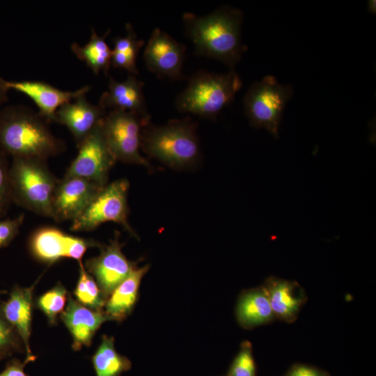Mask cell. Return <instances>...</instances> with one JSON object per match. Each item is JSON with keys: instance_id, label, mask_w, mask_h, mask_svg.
<instances>
[{"instance_id": "obj_27", "label": "cell", "mask_w": 376, "mask_h": 376, "mask_svg": "<svg viewBox=\"0 0 376 376\" xmlns=\"http://www.w3.org/2000/svg\"><path fill=\"white\" fill-rule=\"evenodd\" d=\"M227 376H256L251 345L244 341L235 357Z\"/></svg>"}, {"instance_id": "obj_10", "label": "cell", "mask_w": 376, "mask_h": 376, "mask_svg": "<svg viewBox=\"0 0 376 376\" xmlns=\"http://www.w3.org/2000/svg\"><path fill=\"white\" fill-rule=\"evenodd\" d=\"M122 246L119 233L116 232L109 244L100 247L99 256L86 262L85 269L95 278L106 300L136 267L135 263L127 259L122 252Z\"/></svg>"}, {"instance_id": "obj_16", "label": "cell", "mask_w": 376, "mask_h": 376, "mask_svg": "<svg viewBox=\"0 0 376 376\" xmlns=\"http://www.w3.org/2000/svg\"><path fill=\"white\" fill-rule=\"evenodd\" d=\"M33 288V286L27 288H14L8 300L0 308V314L20 336L26 353V359L29 362L36 359L29 344L31 333Z\"/></svg>"}, {"instance_id": "obj_18", "label": "cell", "mask_w": 376, "mask_h": 376, "mask_svg": "<svg viewBox=\"0 0 376 376\" xmlns=\"http://www.w3.org/2000/svg\"><path fill=\"white\" fill-rule=\"evenodd\" d=\"M263 288L274 317L288 322L294 321L306 300L301 286L295 281L269 277Z\"/></svg>"}, {"instance_id": "obj_30", "label": "cell", "mask_w": 376, "mask_h": 376, "mask_svg": "<svg viewBox=\"0 0 376 376\" xmlns=\"http://www.w3.org/2000/svg\"><path fill=\"white\" fill-rule=\"evenodd\" d=\"M91 246L101 247L102 245L96 241L85 240L67 234L65 239V257L78 261L81 260L88 248Z\"/></svg>"}, {"instance_id": "obj_15", "label": "cell", "mask_w": 376, "mask_h": 376, "mask_svg": "<svg viewBox=\"0 0 376 376\" xmlns=\"http://www.w3.org/2000/svg\"><path fill=\"white\" fill-rule=\"evenodd\" d=\"M61 318L72 336V348L76 351L83 346H89L101 324L112 320L104 312L87 308L70 295L68 296L67 307L61 313Z\"/></svg>"}, {"instance_id": "obj_8", "label": "cell", "mask_w": 376, "mask_h": 376, "mask_svg": "<svg viewBox=\"0 0 376 376\" xmlns=\"http://www.w3.org/2000/svg\"><path fill=\"white\" fill-rule=\"evenodd\" d=\"M130 182L122 178L107 184L95 196L83 212L72 221L71 230L89 231L106 222L121 225L137 237L128 221L127 195Z\"/></svg>"}, {"instance_id": "obj_33", "label": "cell", "mask_w": 376, "mask_h": 376, "mask_svg": "<svg viewBox=\"0 0 376 376\" xmlns=\"http://www.w3.org/2000/svg\"><path fill=\"white\" fill-rule=\"evenodd\" d=\"M29 361L25 359L24 362L13 359L7 363L4 370L0 373V376H27L24 368Z\"/></svg>"}, {"instance_id": "obj_35", "label": "cell", "mask_w": 376, "mask_h": 376, "mask_svg": "<svg viewBox=\"0 0 376 376\" xmlns=\"http://www.w3.org/2000/svg\"><path fill=\"white\" fill-rule=\"evenodd\" d=\"M368 10L371 13L375 14V1L371 0L368 1Z\"/></svg>"}, {"instance_id": "obj_14", "label": "cell", "mask_w": 376, "mask_h": 376, "mask_svg": "<svg viewBox=\"0 0 376 376\" xmlns=\"http://www.w3.org/2000/svg\"><path fill=\"white\" fill-rule=\"evenodd\" d=\"M6 85L9 89H15L29 97L38 107L39 114L49 123L54 122L55 113L62 104L86 94L91 88L85 86L75 91H65L39 81H6Z\"/></svg>"}, {"instance_id": "obj_31", "label": "cell", "mask_w": 376, "mask_h": 376, "mask_svg": "<svg viewBox=\"0 0 376 376\" xmlns=\"http://www.w3.org/2000/svg\"><path fill=\"white\" fill-rule=\"evenodd\" d=\"M24 220V215L21 214L15 218L0 221V249L8 246L14 240Z\"/></svg>"}, {"instance_id": "obj_32", "label": "cell", "mask_w": 376, "mask_h": 376, "mask_svg": "<svg viewBox=\"0 0 376 376\" xmlns=\"http://www.w3.org/2000/svg\"><path fill=\"white\" fill-rule=\"evenodd\" d=\"M286 376H330L321 369L303 364L292 366Z\"/></svg>"}, {"instance_id": "obj_12", "label": "cell", "mask_w": 376, "mask_h": 376, "mask_svg": "<svg viewBox=\"0 0 376 376\" xmlns=\"http://www.w3.org/2000/svg\"><path fill=\"white\" fill-rule=\"evenodd\" d=\"M104 187L76 176L59 180L53 200V219L58 222L73 221Z\"/></svg>"}, {"instance_id": "obj_2", "label": "cell", "mask_w": 376, "mask_h": 376, "mask_svg": "<svg viewBox=\"0 0 376 376\" xmlns=\"http://www.w3.org/2000/svg\"><path fill=\"white\" fill-rule=\"evenodd\" d=\"M39 113L22 105L0 109V150L13 157L47 160L62 152L65 143L51 132Z\"/></svg>"}, {"instance_id": "obj_23", "label": "cell", "mask_w": 376, "mask_h": 376, "mask_svg": "<svg viewBox=\"0 0 376 376\" xmlns=\"http://www.w3.org/2000/svg\"><path fill=\"white\" fill-rule=\"evenodd\" d=\"M91 361L96 376H120L132 367L130 359L116 351L113 338L106 335L102 336Z\"/></svg>"}, {"instance_id": "obj_34", "label": "cell", "mask_w": 376, "mask_h": 376, "mask_svg": "<svg viewBox=\"0 0 376 376\" xmlns=\"http://www.w3.org/2000/svg\"><path fill=\"white\" fill-rule=\"evenodd\" d=\"M9 88L6 85V80L0 76V107L8 100V91Z\"/></svg>"}, {"instance_id": "obj_20", "label": "cell", "mask_w": 376, "mask_h": 376, "mask_svg": "<svg viewBox=\"0 0 376 376\" xmlns=\"http://www.w3.org/2000/svg\"><path fill=\"white\" fill-rule=\"evenodd\" d=\"M236 317L244 328H252L275 318L263 286L244 291L239 297Z\"/></svg>"}, {"instance_id": "obj_13", "label": "cell", "mask_w": 376, "mask_h": 376, "mask_svg": "<svg viewBox=\"0 0 376 376\" xmlns=\"http://www.w3.org/2000/svg\"><path fill=\"white\" fill-rule=\"evenodd\" d=\"M106 110L90 102L82 94L62 104L56 111L54 122L65 125L78 146L105 116Z\"/></svg>"}, {"instance_id": "obj_19", "label": "cell", "mask_w": 376, "mask_h": 376, "mask_svg": "<svg viewBox=\"0 0 376 376\" xmlns=\"http://www.w3.org/2000/svg\"><path fill=\"white\" fill-rule=\"evenodd\" d=\"M148 269V265L136 267L109 296L104 313L112 320L122 321L132 312L137 300L141 279Z\"/></svg>"}, {"instance_id": "obj_26", "label": "cell", "mask_w": 376, "mask_h": 376, "mask_svg": "<svg viewBox=\"0 0 376 376\" xmlns=\"http://www.w3.org/2000/svg\"><path fill=\"white\" fill-rule=\"evenodd\" d=\"M67 300V290L58 283L42 295L37 300V306L44 313L51 324H54L59 313H62Z\"/></svg>"}, {"instance_id": "obj_21", "label": "cell", "mask_w": 376, "mask_h": 376, "mask_svg": "<svg viewBox=\"0 0 376 376\" xmlns=\"http://www.w3.org/2000/svg\"><path fill=\"white\" fill-rule=\"evenodd\" d=\"M66 233L54 227L37 229L29 240V249L39 260L54 263L65 257Z\"/></svg>"}, {"instance_id": "obj_9", "label": "cell", "mask_w": 376, "mask_h": 376, "mask_svg": "<svg viewBox=\"0 0 376 376\" xmlns=\"http://www.w3.org/2000/svg\"><path fill=\"white\" fill-rule=\"evenodd\" d=\"M102 119L77 146L78 153L64 175L84 178L101 187L107 185L109 173L116 160L107 143Z\"/></svg>"}, {"instance_id": "obj_29", "label": "cell", "mask_w": 376, "mask_h": 376, "mask_svg": "<svg viewBox=\"0 0 376 376\" xmlns=\"http://www.w3.org/2000/svg\"><path fill=\"white\" fill-rule=\"evenodd\" d=\"M15 332L0 314V360L19 350Z\"/></svg>"}, {"instance_id": "obj_24", "label": "cell", "mask_w": 376, "mask_h": 376, "mask_svg": "<svg viewBox=\"0 0 376 376\" xmlns=\"http://www.w3.org/2000/svg\"><path fill=\"white\" fill-rule=\"evenodd\" d=\"M125 28L127 31L125 36L116 37L113 39L111 65L114 68H124L130 74L137 75L139 71L136 66V58L144 41L137 38L132 24H126Z\"/></svg>"}, {"instance_id": "obj_22", "label": "cell", "mask_w": 376, "mask_h": 376, "mask_svg": "<svg viewBox=\"0 0 376 376\" xmlns=\"http://www.w3.org/2000/svg\"><path fill=\"white\" fill-rule=\"evenodd\" d=\"M109 32L110 30H108L104 36H100L92 29L91 38L85 45L80 46L77 42L71 45V49L75 55L85 61L96 75L100 71L107 75L111 65L112 49L105 41Z\"/></svg>"}, {"instance_id": "obj_4", "label": "cell", "mask_w": 376, "mask_h": 376, "mask_svg": "<svg viewBox=\"0 0 376 376\" xmlns=\"http://www.w3.org/2000/svg\"><path fill=\"white\" fill-rule=\"evenodd\" d=\"M242 86V80L233 69L222 74L201 70L192 75L187 87L177 96L175 107L181 113L214 120L233 102Z\"/></svg>"}, {"instance_id": "obj_1", "label": "cell", "mask_w": 376, "mask_h": 376, "mask_svg": "<svg viewBox=\"0 0 376 376\" xmlns=\"http://www.w3.org/2000/svg\"><path fill=\"white\" fill-rule=\"evenodd\" d=\"M243 13L229 6L204 16L182 15L187 36L195 47V54L214 58L231 69L240 61L247 46L241 38Z\"/></svg>"}, {"instance_id": "obj_28", "label": "cell", "mask_w": 376, "mask_h": 376, "mask_svg": "<svg viewBox=\"0 0 376 376\" xmlns=\"http://www.w3.org/2000/svg\"><path fill=\"white\" fill-rule=\"evenodd\" d=\"M9 167L6 155L0 150V217L4 216L13 203L10 178Z\"/></svg>"}, {"instance_id": "obj_3", "label": "cell", "mask_w": 376, "mask_h": 376, "mask_svg": "<svg viewBox=\"0 0 376 376\" xmlns=\"http://www.w3.org/2000/svg\"><path fill=\"white\" fill-rule=\"evenodd\" d=\"M141 149L170 168L193 167L201 156L196 124L189 116L160 126L150 123L142 130Z\"/></svg>"}, {"instance_id": "obj_6", "label": "cell", "mask_w": 376, "mask_h": 376, "mask_svg": "<svg viewBox=\"0 0 376 376\" xmlns=\"http://www.w3.org/2000/svg\"><path fill=\"white\" fill-rule=\"evenodd\" d=\"M290 85L280 84L274 76L254 82L247 91L243 104L251 126L267 130L279 138L285 107L293 95Z\"/></svg>"}, {"instance_id": "obj_7", "label": "cell", "mask_w": 376, "mask_h": 376, "mask_svg": "<svg viewBox=\"0 0 376 376\" xmlns=\"http://www.w3.org/2000/svg\"><path fill=\"white\" fill-rule=\"evenodd\" d=\"M150 119V115L123 109H113L106 113L102 119L103 132L116 162L152 167L140 152L142 130Z\"/></svg>"}, {"instance_id": "obj_17", "label": "cell", "mask_w": 376, "mask_h": 376, "mask_svg": "<svg viewBox=\"0 0 376 376\" xmlns=\"http://www.w3.org/2000/svg\"><path fill=\"white\" fill-rule=\"evenodd\" d=\"M143 85L136 75L132 74H129L123 81H118L110 77L108 90L102 94L99 106L104 109H123L148 116L143 92Z\"/></svg>"}, {"instance_id": "obj_5", "label": "cell", "mask_w": 376, "mask_h": 376, "mask_svg": "<svg viewBox=\"0 0 376 376\" xmlns=\"http://www.w3.org/2000/svg\"><path fill=\"white\" fill-rule=\"evenodd\" d=\"M46 161L13 157L9 178L13 203L53 219V200L59 180L49 169Z\"/></svg>"}, {"instance_id": "obj_11", "label": "cell", "mask_w": 376, "mask_h": 376, "mask_svg": "<svg viewBox=\"0 0 376 376\" xmlns=\"http://www.w3.org/2000/svg\"><path fill=\"white\" fill-rule=\"evenodd\" d=\"M186 46L155 28L145 47L143 58L148 70L157 77L172 80L184 79L182 66Z\"/></svg>"}, {"instance_id": "obj_25", "label": "cell", "mask_w": 376, "mask_h": 376, "mask_svg": "<svg viewBox=\"0 0 376 376\" xmlns=\"http://www.w3.org/2000/svg\"><path fill=\"white\" fill-rule=\"evenodd\" d=\"M79 265V276L75 290L77 300L81 304L95 311H101L106 299L93 276L86 271L81 260Z\"/></svg>"}]
</instances>
